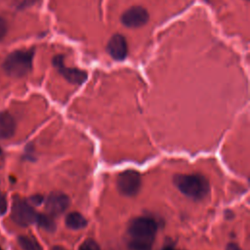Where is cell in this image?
<instances>
[{
	"instance_id": "cell-16",
	"label": "cell",
	"mask_w": 250,
	"mask_h": 250,
	"mask_svg": "<svg viewBox=\"0 0 250 250\" xmlns=\"http://www.w3.org/2000/svg\"><path fill=\"white\" fill-rule=\"evenodd\" d=\"M7 206H8L7 199L4 196V194L2 193V191L0 190V215H3L6 212Z\"/></svg>"
},
{
	"instance_id": "cell-10",
	"label": "cell",
	"mask_w": 250,
	"mask_h": 250,
	"mask_svg": "<svg viewBox=\"0 0 250 250\" xmlns=\"http://www.w3.org/2000/svg\"><path fill=\"white\" fill-rule=\"evenodd\" d=\"M16 131V122L8 112H0V140L12 138Z\"/></svg>"
},
{
	"instance_id": "cell-18",
	"label": "cell",
	"mask_w": 250,
	"mask_h": 250,
	"mask_svg": "<svg viewBox=\"0 0 250 250\" xmlns=\"http://www.w3.org/2000/svg\"><path fill=\"white\" fill-rule=\"evenodd\" d=\"M42 200H43V197H42L41 195H35V196H33L32 199H31V201L34 202V203H36V204L41 203Z\"/></svg>"
},
{
	"instance_id": "cell-20",
	"label": "cell",
	"mask_w": 250,
	"mask_h": 250,
	"mask_svg": "<svg viewBox=\"0 0 250 250\" xmlns=\"http://www.w3.org/2000/svg\"><path fill=\"white\" fill-rule=\"evenodd\" d=\"M52 250H66V249L63 248V247H62V246H54V247L52 248Z\"/></svg>"
},
{
	"instance_id": "cell-14",
	"label": "cell",
	"mask_w": 250,
	"mask_h": 250,
	"mask_svg": "<svg viewBox=\"0 0 250 250\" xmlns=\"http://www.w3.org/2000/svg\"><path fill=\"white\" fill-rule=\"evenodd\" d=\"M36 222L38 223V225L41 228H43L44 229L49 230V231H53L55 229V228H56L53 219L50 216H48V215H43V214L37 215Z\"/></svg>"
},
{
	"instance_id": "cell-15",
	"label": "cell",
	"mask_w": 250,
	"mask_h": 250,
	"mask_svg": "<svg viewBox=\"0 0 250 250\" xmlns=\"http://www.w3.org/2000/svg\"><path fill=\"white\" fill-rule=\"evenodd\" d=\"M78 250H101V249H100L99 244H98L95 240L89 238V239H86V240L79 246V249H78Z\"/></svg>"
},
{
	"instance_id": "cell-2",
	"label": "cell",
	"mask_w": 250,
	"mask_h": 250,
	"mask_svg": "<svg viewBox=\"0 0 250 250\" xmlns=\"http://www.w3.org/2000/svg\"><path fill=\"white\" fill-rule=\"evenodd\" d=\"M33 57V48L14 51L4 61L3 68L5 72L12 77H22L31 70Z\"/></svg>"
},
{
	"instance_id": "cell-21",
	"label": "cell",
	"mask_w": 250,
	"mask_h": 250,
	"mask_svg": "<svg viewBox=\"0 0 250 250\" xmlns=\"http://www.w3.org/2000/svg\"><path fill=\"white\" fill-rule=\"evenodd\" d=\"M162 250H178V249H175V248H173V247L167 246V247H164Z\"/></svg>"
},
{
	"instance_id": "cell-7",
	"label": "cell",
	"mask_w": 250,
	"mask_h": 250,
	"mask_svg": "<svg viewBox=\"0 0 250 250\" xmlns=\"http://www.w3.org/2000/svg\"><path fill=\"white\" fill-rule=\"evenodd\" d=\"M147 21L148 13L141 6L131 7L121 16V21L127 27H140L145 25Z\"/></svg>"
},
{
	"instance_id": "cell-12",
	"label": "cell",
	"mask_w": 250,
	"mask_h": 250,
	"mask_svg": "<svg viewBox=\"0 0 250 250\" xmlns=\"http://www.w3.org/2000/svg\"><path fill=\"white\" fill-rule=\"evenodd\" d=\"M19 244L22 250H43L38 241L31 236L21 235L18 239Z\"/></svg>"
},
{
	"instance_id": "cell-5",
	"label": "cell",
	"mask_w": 250,
	"mask_h": 250,
	"mask_svg": "<svg viewBox=\"0 0 250 250\" xmlns=\"http://www.w3.org/2000/svg\"><path fill=\"white\" fill-rule=\"evenodd\" d=\"M37 213L26 201L21 198L14 199L12 205V219L21 227L33 224L37 219Z\"/></svg>"
},
{
	"instance_id": "cell-13",
	"label": "cell",
	"mask_w": 250,
	"mask_h": 250,
	"mask_svg": "<svg viewBox=\"0 0 250 250\" xmlns=\"http://www.w3.org/2000/svg\"><path fill=\"white\" fill-rule=\"evenodd\" d=\"M152 241L132 238L129 243L130 250H151Z\"/></svg>"
},
{
	"instance_id": "cell-1",
	"label": "cell",
	"mask_w": 250,
	"mask_h": 250,
	"mask_svg": "<svg viewBox=\"0 0 250 250\" xmlns=\"http://www.w3.org/2000/svg\"><path fill=\"white\" fill-rule=\"evenodd\" d=\"M174 184L179 190L192 199L204 198L209 190L208 181L200 175L180 174L174 177Z\"/></svg>"
},
{
	"instance_id": "cell-3",
	"label": "cell",
	"mask_w": 250,
	"mask_h": 250,
	"mask_svg": "<svg viewBox=\"0 0 250 250\" xmlns=\"http://www.w3.org/2000/svg\"><path fill=\"white\" fill-rule=\"evenodd\" d=\"M157 230L156 222L148 217H137L133 219L128 228L132 238L153 241Z\"/></svg>"
},
{
	"instance_id": "cell-19",
	"label": "cell",
	"mask_w": 250,
	"mask_h": 250,
	"mask_svg": "<svg viewBox=\"0 0 250 250\" xmlns=\"http://www.w3.org/2000/svg\"><path fill=\"white\" fill-rule=\"evenodd\" d=\"M226 250H241L236 244H233V243H230L227 246V249Z\"/></svg>"
},
{
	"instance_id": "cell-9",
	"label": "cell",
	"mask_w": 250,
	"mask_h": 250,
	"mask_svg": "<svg viewBox=\"0 0 250 250\" xmlns=\"http://www.w3.org/2000/svg\"><path fill=\"white\" fill-rule=\"evenodd\" d=\"M68 205L69 198L62 192H52L46 200V210L53 216H58L63 213Z\"/></svg>"
},
{
	"instance_id": "cell-6",
	"label": "cell",
	"mask_w": 250,
	"mask_h": 250,
	"mask_svg": "<svg viewBox=\"0 0 250 250\" xmlns=\"http://www.w3.org/2000/svg\"><path fill=\"white\" fill-rule=\"evenodd\" d=\"M53 64L57 70L71 84L80 85L87 79V72L78 68L67 67L64 65L63 56L58 55L53 59Z\"/></svg>"
},
{
	"instance_id": "cell-17",
	"label": "cell",
	"mask_w": 250,
	"mask_h": 250,
	"mask_svg": "<svg viewBox=\"0 0 250 250\" xmlns=\"http://www.w3.org/2000/svg\"><path fill=\"white\" fill-rule=\"evenodd\" d=\"M7 29H8V27H7V23H6L5 20H3L0 17V40H2L5 37V35L7 33Z\"/></svg>"
},
{
	"instance_id": "cell-8",
	"label": "cell",
	"mask_w": 250,
	"mask_h": 250,
	"mask_svg": "<svg viewBox=\"0 0 250 250\" xmlns=\"http://www.w3.org/2000/svg\"><path fill=\"white\" fill-rule=\"evenodd\" d=\"M106 50L109 56L115 61H123L127 57L128 46L124 36L121 34H114L107 42Z\"/></svg>"
},
{
	"instance_id": "cell-4",
	"label": "cell",
	"mask_w": 250,
	"mask_h": 250,
	"mask_svg": "<svg viewBox=\"0 0 250 250\" xmlns=\"http://www.w3.org/2000/svg\"><path fill=\"white\" fill-rule=\"evenodd\" d=\"M141 175L139 172L128 169L117 176L116 184L118 190L127 196H133L137 194L141 188Z\"/></svg>"
},
{
	"instance_id": "cell-11",
	"label": "cell",
	"mask_w": 250,
	"mask_h": 250,
	"mask_svg": "<svg viewBox=\"0 0 250 250\" xmlns=\"http://www.w3.org/2000/svg\"><path fill=\"white\" fill-rule=\"evenodd\" d=\"M65 225L71 229H81L86 227L87 220L78 212H71L65 218Z\"/></svg>"
},
{
	"instance_id": "cell-22",
	"label": "cell",
	"mask_w": 250,
	"mask_h": 250,
	"mask_svg": "<svg viewBox=\"0 0 250 250\" xmlns=\"http://www.w3.org/2000/svg\"><path fill=\"white\" fill-rule=\"evenodd\" d=\"M206 1H208V0H206Z\"/></svg>"
}]
</instances>
